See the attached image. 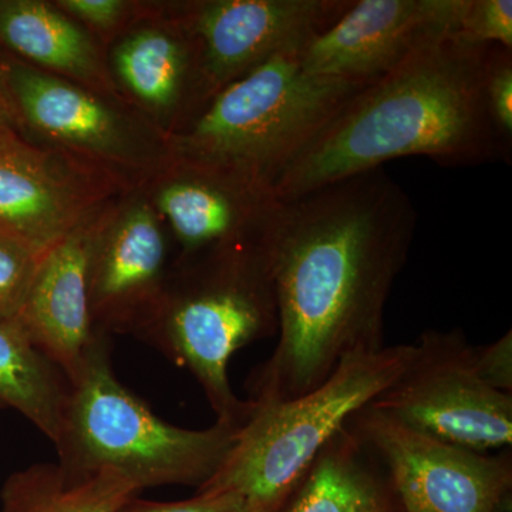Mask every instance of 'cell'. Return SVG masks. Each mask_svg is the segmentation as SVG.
Listing matches in <instances>:
<instances>
[{
	"label": "cell",
	"instance_id": "obj_1",
	"mask_svg": "<svg viewBox=\"0 0 512 512\" xmlns=\"http://www.w3.org/2000/svg\"><path fill=\"white\" fill-rule=\"evenodd\" d=\"M417 227L409 194L383 168L281 200L268 237L278 342L249 382L284 402L346 357L384 348V311Z\"/></svg>",
	"mask_w": 512,
	"mask_h": 512
},
{
	"label": "cell",
	"instance_id": "obj_2",
	"mask_svg": "<svg viewBox=\"0 0 512 512\" xmlns=\"http://www.w3.org/2000/svg\"><path fill=\"white\" fill-rule=\"evenodd\" d=\"M491 47L440 37L363 87L279 175L276 198L400 157H427L443 167L511 164L512 141L495 127L485 99Z\"/></svg>",
	"mask_w": 512,
	"mask_h": 512
},
{
	"label": "cell",
	"instance_id": "obj_3",
	"mask_svg": "<svg viewBox=\"0 0 512 512\" xmlns=\"http://www.w3.org/2000/svg\"><path fill=\"white\" fill-rule=\"evenodd\" d=\"M137 335L195 377L217 421L242 426L254 402L232 390L229 362L245 346L278 335L268 238L175 259L163 298Z\"/></svg>",
	"mask_w": 512,
	"mask_h": 512
},
{
	"label": "cell",
	"instance_id": "obj_4",
	"mask_svg": "<svg viewBox=\"0 0 512 512\" xmlns=\"http://www.w3.org/2000/svg\"><path fill=\"white\" fill-rule=\"evenodd\" d=\"M241 427L215 421L191 430L160 419L114 376L99 335L70 382L53 444L60 466L79 476L116 474L140 493L164 485L198 490L224 463Z\"/></svg>",
	"mask_w": 512,
	"mask_h": 512
},
{
	"label": "cell",
	"instance_id": "obj_5",
	"mask_svg": "<svg viewBox=\"0 0 512 512\" xmlns=\"http://www.w3.org/2000/svg\"><path fill=\"white\" fill-rule=\"evenodd\" d=\"M416 345L346 357L311 392L256 403L224 463L197 493H235L249 512H279L313 460L363 407L406 372Z\"/></svg>",
	"mask_w": 512,
	"mask_h": 512
},
{
	"label": "cell",
	"instance_id": "obj_6",
	"mask_svg": "<svg viewBox=\"0 0 512 512\" xmlns=\"http://www.w3.org/2000/svg\"><path fill=\"white\" fill-rule=\"evenodd\" d=\"M366 86L308 73L299 50L282 53L215 94L170 137L171 153L274 188L293 158Z\"/></svg>",
	"mask_w": 512,
	"mask_h": 512
},
{
	"label": "cell",
	"instance_id": "obj_7",
	"mask_svg": "<svg viewBox=\"0 0 512 512\" xmlns=\"http://www.w3.org/2000/svg\"><path fill=\"white\" fill-rule=\"evenodd\" d=\"M12 120L39 146L136 190L171 160L170 136L131 106L23 60L0 67Z\"/></svg>",
	"mask_w": 512,
	"mask_h": 512
},
{
	"label": "cell",
	"instance_id": "obj_8",
	"mask_svg": "<svg viewBox=\"0 0 512 512\" xmlns=\"http://www.w3.org/2000/svg\"><path fill=\"white\" fill-rule=\"evenodd\" d=\"M406 372L369 404L404 426L478 453L511 448L512 394L485 384L460 329L421 336Z\"/></svg>",
	"mask_w": 512,
	"mask_h": 512
},
{
	"label": "cell",
	"instance_id": "obj_9",
	"mask_svg": "<svg viewBox=\"0 0 512 512\" xmlns=\"http://www.w3.org/2000/svg\"><path fill=\"white\" fill-rule=\"evenodd\" d=\"M349 424L382 460L403 512H494L512 491L511 448L493 454L454 446L370 406Z\"/></svg>",
	"mask_w": 512,
	"mask_h": 512
},
{
	"label": "cell",
	"instance_id": "obj_10",
	"mask_svg": "<svg viewBox=\"0 0 512 512\" xmlns=\"http://www.w3.org/2000/svg\"><path fill=\"white\" fill-rule=\"evenodd\" d=\"M353 0H178L200 50L202 110L228 84L329 29ZM201 110V111H202Z\"/></svg>",
	"mask_w": 512,
	"mask_h": 512
},
{
	"label": "cell",
	"instance_id": "obj_11",
	"mask_svg": "<svg viewBox=\"0 0 512 512\" xmlns=\"http://www.w3.org/2000/svg\"><path fill=\"white\" fill-rule=\"evenodd\" d=\"M168 234L146 194L124 192L101 210L87 291L94 332L137 333L156 312L168 272Z\"/></svg>",
	"mask_w": 512,
	"mask_h": 512
},
{
	"label": "cell",
	"instance_id": "obj_12",
	"mask_svg": "<svg viewBox=\"0 0 512 512\" xmlns=\"http://www.w3.org/2000/svg\"><path fill=\"white\" fill-rule=\"evenodd\" d=\"M140 190L178 245L177 258L264 242L281 202L249 175L175 156Z\"/></svg>",
	"mask_w": 512,
	"mask_h": 512
},
{
	"label": "cell",
	"instance_id": "obj_13",
	"mask_svg": "<svg viewBox=\"0 0 512 512\" xmlns=\"http://www.w3.org/2000/svg\"><path fill=\"white\" fill-rule=\"evenodd\" d=\"M124 192L104 175L0 127V232L36 254Z\"/></svg>",
	"mask_w": 512,
	"mask_h": 512
},
{
	"label": "cell",
	"instance_id": "obj_14",
	"mask_svg": "<svg viewBox=\"0 0 512 512\" xmlns=\"http://www.w3.org/2000/svg\"><path fill=\"white\" fill-rule=\"evenodd\" d=\"M463 0H359L299 50L308 73L370 84L454 35Z\"/></svg>",
	"mask_w": 512,
	"mask_h": 512
},
{
	"label": "cell",
	"instance_id": "obj_15",
	"mask_svg": "<svg viewBox=\"0 0 512 512\" xmlns=\"http://www.w3.org/2000/svg\"><path fill=\"white\" fill-rule=\"evenodd\" d=\"M107 62L121 96L167 136L201 113L200 50L173 2H144Z\"/></svg>",
	"mask_w": 512,
	"mask_h": 512
},
{
	"label": "cell",
	"instance_id": "obj_16",
	"mask_svg": "<svg viewBox=\"0 0 512 512\" xmlns=\"http://www.w3.org/2000/svg\"><path fill=\"white\" fill-rule=\"evenodd\" d=\"M101 210L40 256L15 320L29 342L69 382L82 369L99 336L90 316L87 265Z\"/></svg>",
	"mask_w": 512,
	"mask_h": 512
},
{
	"label": "cell",
	"instance_id": "obj_17",
	"mask_svg": "<svg viewBox=\"0 0 512 512\" xmlns=\"http://www.w3.org/2000/svg\"><path fill=\"white\" fill-rule=\"evenodd\" d=\"M0 42L43 72L123 97L111 77L107 50L53 0L0 3Z\"/></svg>",
	"mask_w": 512,
	"mask_h": 512
},
{
	"label": "cell",
	"instance_id": "obj_18",
	"mask_svg": "<svg viewBox=\"0 0 512 512\" xmlns=\"http://www.w3.org/2000/svg\"><path fill=\"white\" fill-rule=\"evenodd\" d=\"M281 512H403L389 473L350 424L313 460Z\"/></svg>",
	"mask_w": 512,
	"mask_h": 512
},
{
	"label": "cell",
	"instance_id": "obj_19",
	"mask_svg": "<svg viewBox=\"0 0 512 512\" xmlns=\"http://www.w3.org/2000/svg\"><path fill=\"white\" fill-rule=\"evenodd\" d=\"M70 382L16 322H0V406L16 410L55 443Z\"/></svg>",
	"mask_w": 512,
	"mask_h": 512
},
{
	"label": "cell",
	"instance_id": "obj_20",
	"mask_svg": "<svg viewBox=\"0 0 512 512\" xmlns=\"http://www.w3.org/2000/svg\"><path fill=\"white\" fill-rule=\"evenodd\" d=\"M140 495L116 474L79 476L59 463H40L12 474L0 493V512H116Z\"/></svg>",
	"mask_w": 512,
	"mask_h": 512
},
{
	"label": "cell",
	"instance_id": "obj_21",
	"mask_svg": "<svg viewBox=\"0 0 512 512\" xmlns=\"http://www.w3.org/2000/svg\"><path fill=\"white\" fill-rule=\"evenodd\" d=\"M57 8L89 30L107 50L141 15L144 2L137 0H53Z\"/></svg>",
	"mask_w": 512,
	"mask_h": 512
},
{
	"label": "cell",
	"instance_id": "obj_22",
	"mask_svg": "<svg viewBox=\"0 0 512 512\" xmlns=\"http://www.w3.org/2000/svg\"><path fill=\"white\" fill-rule=\"evenodd\" d=\"M40 256L0 232V322L18 318Z\"/></svg>",
	"mask_w": 512,
	"mask_h": 512
},
{
	"label": "cell",
	"instance_id": "obj_23",
	"mask_svg": "<svg viewBox=\"0 0 512 512\" xmlns=\"http://www.w3.org/2000/svg\"><path fill=\"white\" fill-rule=\"evenodd\" d=\"M454 35L474 45L512 49L511 0H463Z\"/></svg>",
	"mask_w": 512,
	"mask_h": 512
},
{
	"label": "cell",
	"instance_id": "obj_24",
	"mask_svg": "<svg viewBox=\"0 0 512 512\" xmlns=\"http://www.w3.org/2000/svg\"><path fill=\"white\" fill-rule=\"evenodd\" d=\"M485 99L495 127L512 141V49L491 47L485 74Z\"/></svg>",
	"mask_w": 512,
	"mask_h": 512
},
{
	"label": "cell",
	"instance_id": "obj_25",
	"mask_svg": "<svg viewBox=\"0 0 512 512\" xmlns=\"http://www.w3.org/2000/svg\"><path fill=\"white\" fill-rule=\"evenodd\" d=\"M116 512H249L247 501L235 493H197L183 501H148L133 497Z\"/></svg>",
	"mask_w": 512,
	"mask_h": 512
},
{
	"label": "cell",
	"instance_id": "obj_26",
	"mask_svg": "<svg viewBox=\"0 0 512 512\" xmlns=\"http://www.w3.org/2000/svg\"><path fill=\"white\" fill-rule=\"evenodd\" d=\"M471 365L481 380L498 392L512 394V333L484 346H471Z\"/></svg>",
	"mask_w": 512,
	"mask_h": 512
},
{
	"label": "cell",
	"instance_id": "obj_27",
	"mask_svg": "<svg viewBox=\"0 0 512 512\" xmlns=\"http://www.w3.org/2000/svg\"><path fill=\"white\" fill-rule=\"evenodd\" d=\"M494 512H512V491H508V493L498 501Z\"/></svg>",
	"mask_w": 512,
	"mask_h": 512
},
{
	"label": "cell",
	"instance_id": "obj_28",
	"mask_svg": "<svg viewBox=\"0 0 512 512\" xmlns=\"http://www.w3.org/2000/svg\"><path fill=\"white\" fill-rule=\"evenodd\" d=\"M10 117L8 104H6L5 96H3L2 86H0V127L8 126L6 120Z\"/></svg>",
	"mask_w": 512,
	"mask_h": 512
},
{
	"label": "cell",
	"instance_id": "obj_29",
	"mask_svg": "<svg viewBox=\"0 0 512 512\" xmlns=\"http://www.w3.org/2000/svg\"><path fill=\"white\" fill-rule=\"evenodd\" d=\"M279 512H281V511H279Z\"/></svg>",
	"mask_w": 512,
	"mask_h": 512
}]
</instances>
